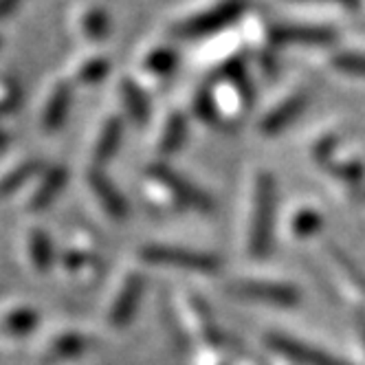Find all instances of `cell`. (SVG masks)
<instances>
[{"mask_svg": "<svg viewBox=\"0 0 365 365\" xmlns=\"http://www.w3.org/2000/svg\"><path fill=\"white\" fill-rule=\"evenodd\" d=\"M267 38L275 46H332L339 34L324 24H293L277 22L267 29Z\"/></svg>", "mask_w": 365, "mask_h": 365, "instance_id": "cell-3", "label": "cell"}, {"mask_svg": "<svg viewBox=\"0 0 365 365\" xmlns=\"http://www.w3.org/2000/svg\"><path fill=\"white\" fill-rule=\"evenodd\" d=\"M194 110L207 123L218 121V108H216V101H214V97H212L210 91H200L196 95V99H194Z\"/></svg>", "mask_w": 365, "mask_h": 365, "instance_id": "cell-25", "label": "cell"}, {"mask_svg": "<svg viewBox=\"0 0 365 365\" xmlns=\"http://www.w3.org/2000/svg\"><path fill=\"white\" fill-rule=\"evenodd\" d=\"M271 346L282 352L284 356H289L302 365H350L346 361H339L334 356H330L328 352H322V350H315L310 346H304V344H297L289 336H271Z\"/></svg>", "mask_w": 365, "mask_h": 365, "instance_id": "cell-13", "label": "cell"}, {"mask_svg": "<svg viewBox=\"0 0 365 365\" xmlns=\"http://www.w3.org/2000/svg\"><path fill=\"white\" fill-rule=\"evenodd\" d=\"M273 214H275V185L271 176L262 174L255 185V207H253V225H251V240H249V253L253 257H264L271 249Z\"/></svg>", "mask_w": 365, "mask_h": 365, "instance_id": "cell-2", "label": "cell"}, {"mask_svg": "<svg viewBox=\"0 0 365 365\" xmlns=\"http://www.w3.org/2000/svg\"><path fill=\"white\" fill-rule=\"evenodd\" d=\"M359 330H361V336L365 341V317H359Z\"/></svg>", "mask_w": 365, "mask_h": 365, "instance_id": "cell-31", "label": "cell"}, {"mask_svg": "<svg viewBox=\"0 0 365 365\" xmlns=\"http://www.w3.org/2000/svg\"><path fill=\"white\" fill-rule=\"evenodd\" d=\"M24 0H0V20H7Z\"/></svg>", "mask_w": 365, "mask_h": 365, "instance_id": "cell-28", "label": "cell"}, {"mask_svg": "<svg viewBox=\"0 0 365 365\" xmlns=\"http://www.w3.org/2000/svg\"><path fill=\"white\" fill-rule=\"evenodd\" d=\"M40 319V310L27 302H16L0 308V339L3 341H22L38 330Z\"/></svg>", "mask_w": 365, "mask_h": 365, "instance_id": "cell-5", "label": "cell"}, {"mask_svg": "<svg viewBox=\"0 0 365 365\" xmlns=\"http://www.w3.org/2000/svg\"><path fill=\"white\" fill-rule=\"evenodd\" d=\"M249 11V0H220L214 7L192 14L185 20H178L172 27V36L180 40H202L220 34L245 18Z\"/></svg>", "mask_w": 365, "mask_h": 365, "instance_id": "cell-1", "label": "cell"}, {"mask_svg": "<svg viewBox=\"0 0 365 365\" xmlns=\"http://www.w3.org/2000/svg\"><path fill=\"white\" fill-rule=\"evenodd\" d=\"M150 174H152L154 178H159L161 182H165V185H168L174 194H178L182 200L190 202L192 207H198V210H207V212L212 210V200L207 198L200 190H196L194 185L185 182V178H180V176H178L176 172H172L170 168H165V165H154V168L150 170Z\"/></svg>", "mask_w": 365, "mask_h": 365, "instance_id": "cell-15", "label": "cell"}, {"mask_svg": "<svg viewBox=\"0 0 365 365\" xmlns=\"http://www.w3.org/2000/svg\"><path fill=\"white\" fill-rule=\"evenodd\" d=\"M7 145H9V135L5 133L3 128H0V152H3V150H5Z\"/></svg>", "mask_w": 365, "mask_h": 365, "instance_id": "cell-30", "label": "cell"}, {"mask_svg": "<svg viewBox=\"0 0 365 365\" xmlns=\"http://www.w3.org/2000/svg\"><path fill=\"white\" fill-rule=\"evenodd\" d=\"M40 172H42V163L38 159H27V161H20L18 165H14L9 172L0 174V198L20 190L24 182L38 176Z\"/></svg>", "mask_w": 365, "mask_h": 365, "instance_id": "cell-18", "label": "cell"}, {"mask_svg": "<svg viewBox=\"0 0 365 365\" xmlns=\"http://www.w3.org/2000/svg\"><path fill=\"white\" fill-rule=\"evenodd\" d=\"M332 66L352 77H363L365 80V53L363 51H339L332 56Z\"/></svg>", "mask_w": 365, "mask_h": 365, "instance_id": "cell-24", "label": "cell"}, {"mask_svg": "<svg viewBox=\"0 0 365 365\" xmlns=\"http://www.w3.org/2000/svg\"><path fill=\"white\" fill-rule=\"evenodd\" d=\"M86 182L91 192L97 196L101 210L108 214V218L113 220H125L128 218V205H125V198L121 196V192L115 187V182L103 174L99 168H93L88 170L86 174Z\"/></svg>", "mask_w": 365, "mask_h": 365, "instance_id": "cell-9", "label": "cell"}, {"mask_svg": "<svg viewBox=\"0 0 365 365\" xmlns=\"http://www.w3.org/2000/svg\"><path fill=\"white\" fill-rule=\"evenodd\" d=\"M110 73V62L101 56H93L88 60H84L75 71V82L82 86H95L99 82H103Z\"/></svg>", "mask_w": 365, "mask_h": 365, "instance_id": "cell-22", "label": "cell"}, {"mask_svg": "<svg viewBox=\"0 0 365 365\" xmlns=\"http://www.w3.org/2000/svg\"><path fill=\"white\" fill-rule=\"evenodd\" d=\"M121 137H123V121L119 117H108L103 121L99 135L95 139V148H93V159L97 165L110 161L117 154L121 145Z\"/></svg>", "mask_w": 365, "mask_h": 365, "instance_id": "cell-17", "label": "cell"}, {"mask_svg": "<svg viewBox=\"0 0 365 365\" xmlns=\"http://www.w3.org/2000/svg\"><path fill=\"white\" fill-rule=\"evenodd\" d=\"M95 346V341L77 330H66L56 334L51 341L46 344V348L40 354V363L42 365H62V363H71L75 359L84 356L91 348Z\"/></svg>", "mask_w": 365, "mask_h": 365, "instance_id": "cell-6", "label": "cell"}, {"mask_svg": "<svg viewBox=\"0 0 365 365\" xmlns=\"http://www.w3.org/2000/svg\"><path fill=\"white\" fill-rule=\"evenodd\" d=\"M322 225V218L317 214H302L295 222V231L297 236H308L312 229H317Z\"/></svg>", "mask_w": 365, "mask_h": 365, "instance_id": "cell-27", "label": "cell"}, {"mask_svg": "<svg viewBox=\"0 0 365 365\" xmlns=\"http://www.w3.org/2000/svg\"><path fill=\"white\" fill-rule=\"evenodd\" d=\"M82 34L91 42H101L110 34V16L103 7H88L82 14Z\"/></svg>", "mask_w": 365, "mask_h": 365, "instance_id": "cell-21", "label": "cell"}, {"mask_svg": "<svg viewBox=\"0 0 365 365\" xmlns=\"http://www.w3.org/2000/svg\"><path fill=\"white\" fill-rule=\"evenodd\" d=\"M185 139H187V119L182 117L180 113L170 115L168 121H165V128H163L161 141H159V150L163 154H172L178 148H182Z\"/></svg>", "mask_w": 365, "mask_h": 365, "instance_id": "cell-20", "label": "cell"}, {"mask_svg": "<svg viewBox=\"0 0 365 365\" xmlns=\"http://www.w3.org/2000/svg\"><path fill=\"white\" fill-rule=\"evenodd\" d=\"M143 71H148L154 77H168L178 66V53L172 46H156L143 58Z\"/></svg>", "mask_w": 365, "mask_h": 365, "instance_id": "cell-19", "label": "cell"}, {"mask_svg": "<svg viewBox=\"0 0 365 365\" xmlns=\"http://www.w3.org/2000/svg\"><path fill=\"white\" fill-rule=\"evenodd\" d=\"M119 93H121V101L128 110V117L133 119L137 125H143L150 121L152 115V106H150V99L148 93L130 77H123L121 84H119Z\"/></svg>", "mask_w": 365, "mask_h": 365, "instance_id": "cell-16", "label": "cell"}, {"mask_svg": "<svg viewBox=\"0 0 365 365\" xmlns=\"http://www.w3.org/2000/svg\"><path fill=\"white\" fill-rule=\"evenodd\" d=\"M141 291H143V279L139 275L125 277L121 291L115 297V304L108 312V324L113 328H125L130 319L135 317V312L139 308V299H141Z\"/></svg>", "mask_w": 365, "mask_h": 365, "instance_id": "cell-11", "label": "cell"}, {"mask_svg": "<svg viewBox=\"0 0 365 365\" xmlns=\"http://www.w3.org/2000/svg\"><path fill=\"white\" fill-rule=\"evenodd\" d=\"M0 44H3V40H0Z\"/></svg>", "mask_w": 365, "mask_h": 365, "instance_id": "cell-32", "label": "cell"}, {"mask_svg": "<svg viewBox=\"0 0 365 365\" xmlns=\"http://www.w3.org/2000/svg\"><path fill=\"white\" fill-rule=\"evenodd\" d=\"M27 255L36 273L46 275L56 264V247L48 231L42 227H31L27 233Z\"/></svg>", "mask_w": 365, "mask_h": 365, "instance_id": "cell-14", "label": "cell"}, {"mask_svg": "<svg viewBox=\"0 0 365 365\" xmlns=\"http://www.w3.org/2000/svg\"><path fill=\"white\" fill-rule=\"evenodd\" d=\"M308 101H310V95L306 91H299V93L291 95L289 99L279 101L277 106L259 121V133L267 137H275V135L284 133V130L306 110Z\"/></svg>", "mask_w": 365, "mask_h": 365, "instance_id": "cell-10", "label": "cell"}, {"mask_svg": "<svg viewBox=\"0 0 365 365\" xmlns=\"http://www.w3.org/2000/svg\"><path fill=\"white\" fill-rule=\"evenodd\" d=\"M141 257L148 259L152 264H170V267H180L196 273H216L220 269V259L210 253H196L187 249H174V247H143Z\"/></svg>", "mask_w": 365, "mask_h": 365, "instance_id": "cell-4", "label": "cell"}, {"mask_svg": "<svg viewBox=\"0 0 365 365\" xmlns=\"http://www.w3.org/2000/svg\"><path fill=\"white\" fill-rule=\"evenodd\" d=\"M71 103H73V86L64 80L56 82L48 93V97H46V101H44V110L40 117L44 133H48V135L60 133L66 123V119H68Z\"/></svg>", "mask_w": 365, "mask_h": 365, "instance_id": "cell-8", "label": "cell"}, {"mask_svg": "<svg viewBox=\"0 0 365 365\" xmlns=\"http://www.w3.org/2000/svg\"><path fill=\"white\" fill-rule=\"evenodd\" d=\"M20 103V91L14 80L0 77V113H11Z\"/></svg>", "mask_w": 365, "mask_h": 365, "instance_id": "cell-26", "label": "cell"}, {"mask_svg": "<svg viewBox=\"0 0 365 365\" xmlns=\"http://www.w3.org/2000/svg\"><path fill=\"white\" fill-rule=\"evenodd\" d=\"M66 182H68V170L64 165L46 168L40 174V180L36 182V187L27 200V212H31V214L44 212L46 207H51V202L64 192Z\"/></svg>", "mask_w": 365, "mask_h": 365, "instance_id": "cell-7", "label": "cell"}, {"mask_svg": "<svg viewBox=\"0 0 365 365\" xmlns=\"http://www.w3.org/2000/svg\"><path fill=\"white\" fill-rule=\"evenodd\" d=\"M322 3H334V5H339V7H346V9H350V11H356V9L361 7L363 0H322Z\"/></svg>", "mask_w": 365, "mask_h": 365, "instance_id": "cell-29", "label": "cell"}, {"mask_svg": "<svg viewBox=\"0 0 365 365\" xmlns=\"http://www.w3.org/2000/svg\"><path fill=\"white\" fill-rule=\"evenodd\" d=\"M220 77H225V80H229L233 86H238L240 95L249 101L253 99V86L249 82V75H247V66L240 58H231L229 62L222 64L220 68Z\"/></svg>", "mask_w": 365, "mask_h": 365, "instance_id": "cell-23", "label": "cell"}, {"mask_svg": "<svg viewBox=\"0 0 365 365\" xmlns=\"http://www.w3.org/2000/svg\"><path fill=\"white\" fill-rule=\"evenodd\" d=\"M233 291L240 297L249 299H269L279 306H295L299 302V293L293 286L284 284H264V282H240L233 284Z\"/></svg>", "mask_w": 365, "mask_h": 365, "instance_id": "cell-12", "label": "cell"}]
</instances>
